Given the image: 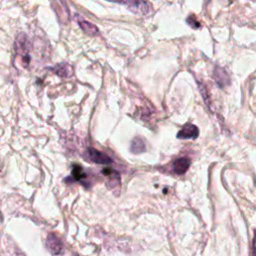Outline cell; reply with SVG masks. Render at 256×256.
Segmentation results:
<instances>
[{"label":"cell","instance_id":"6da1fadb","mask_svg":"<svg viewBox=\"0 0 256 256\" xmlns=\"http://www.w3.org/2000/svg\"><path fill=\"white\" fill-rule=\"evenodd\" d=\"M15 51L20 56L22 65L24 67H27L30 63V56H29V42L27 39V36L23 33L19 34L15 40Z\"/></svg>","mask_w":256,"mask_h":256},{"label":"cell","instance_id":"7a4b0ae2","mask_svg":"<svg viewBox=\"0 0 256 256\" xmlns=\"http://www.w3.org/2000/svg\"><path fill=\"white\" fill-rule=\"evenodd\" d=\"M107 1L126 4L131 11L137 14H146L150 10L149 5L144 0H107Z\"/></svg>","mask_w":256,"mask_h":256},{"label":"cell","instance_id":"3957f363","mask_svg":"<svg viewBox=\"0 0 256 256\" xmlns=\"http://www.w3.org/2000/svg\"><path fill=\"white\" fill-rule=\"evenodd\" d=\"M46 248L52 255H57L62 252L63 245L60 239L54 233H50L46 239Z\"/></svg>","mask_w":256,"mask_h":256},{"label":"cell","instance_id":"277c9868","mask_svg":"<svg viewBox=\"0 0 256 256\" xmlns=\"http://www.w3.org/2000/svg\"><path fill=\"white\" fill-rule=\"evenodd\" d=\"M102 173H103L105 176H107V178H108L107 186L109 187V189L119 188L121 182H120V174H119L117 171H115V170H113V169L107 167V168H104V169L102 170Z\"/></svg>","mask_w":256,"mask_h":256},{"label":"cell","instance_id":"5b68a950","mask_svg":"<svg viewBox=\"0 0 256 256\" xmlns=\"http://www.w3.org/2000/svg\"><path fill=\"white\" fill-rule=\"evenodd\" d=\"M199 135L198 128L193 124H186L177 134V138L179 139H195Z\"/></svg>","mask_w":256,"mask_h":256},{"label":"cell","instance_id":"8992f818","mask_svg":"<svg viewBox=\"0 0 256 256\" xmlns=\"http://www.w3.org/2000/svg\"><path fill=\"white\" fill-rule=\"evenodd\" d=\"M88 157L92 162L97 164H109L112 162L110 157L94 148L88 149Z\"/></svg>","mask_w":256,"mask_h":256},{"label":"cell","instance_id":"52a82bcc","mask_svg":"<svg viewBox=\"0 0 256 256\" xmlns=\"http://www.w3.org/2000/svg\"><path fill=\"white\" fill-rule=\"evenodd\" d=\"M213 77L216 81V83L221 87L224 88L225 86H227L230 83V79L228 74L226 73V71L220 67H216L213 73Z\"/></svg>","mask_w":256,"mask_h":256},{"label":"cell","instance_id":"ba28073f","mask_svg":"<svg viewBox=\"0 0 256 256\" xmlns=\"http://www.w3.org/2000/svg\"><path fill=\"white\" fill-rule=\"evenodd\" d=\"M190 166V160L188 158H179L176 159L172 164V170L176 174L185 173Z\"/></svg>","mask_w":256,"mask_h":256},{"label":"cell","instance_id":"9c48e42d","mask_svg":"<svg viewBox=\"0 0 256 256\" xmlns=\"http://www.w3.org/2000/svg\"><path fill=\"white\" fill-rule=\"evenodd\" d=\"M52 70L54 71L55 74H57L58 76L63 77V78H68L73 74L72 67L67 63L57 64L55 67L52 68Z\"/></svg>","mask_w":256,"mask_h":256},{"label":"cell","instance_id":"30bf717a","mask_svg":"<svg viewBox=\"0 0 256 256\" xmlns=\"http://www.w3.org/2000/svg\"><path fill=\"white\" fill-rule=\"evenodd\" d=\"M78 24L86 34H88L90 36H95L98 34V28L91 22H88V21L80 18V19H78Z\"/></svg>","mask_w":256,"mask_h":256},{"label":"cell","instance_id":"8fae6325","mask_svg":"<svg viewBox=\"0 0 256 256\" xmlns=\"http://www.w3.org/2000/svg\"><path fill=\"white\" fill-rule=\"evenodd\" d=\"M146 150V146H145V142L142 138L140 137H136L132 140L131 145H130V151L134 154H139L142 153Z\"/></svg>","mask_w":256,"mask_h":256},{"label":"cell","instance_id":"7c38bea8","mask_svg":"<svg viewBox=\"0 0 256 256\" xmlns=\"http://www.w3.org/2000/svg\"><path fill=\"white\" fill-rule=\"evenodd\" d=\"M86 177V174L84 173L81 166L73 165L72 167V181H81L83 178Z\"/></svg>","mask_w":256,"mask_h":256},{"label":"cell","instance_id":"4fadbf2b","mask_svg":"<svg viewBox=\"0 0 256 256\" xmlns=\"http://www.w3.org/2000/svg\"><path fill=\"white\" fill-rule=\"evenodd\" d=\"M187 23L189 24V26H191L192 28L194 29H197L200 27V23L195 19L194 16H190L188 19H187Z\"/></svg>","mask_w":256,"mask_h":256},{"label":"cell","instance_id":"5bb4252c","mask_svg":"<svg viewBox=\"0 0 256 256\" xmlns=\"http://www.w3.org/2000/svg\"><path fill=\"white\" fill-rule=\"evenodd\" d=\"M0 168H1V165H0Z\"/></svg>","mask_w":256,"mask_h":256}]
</instances>
